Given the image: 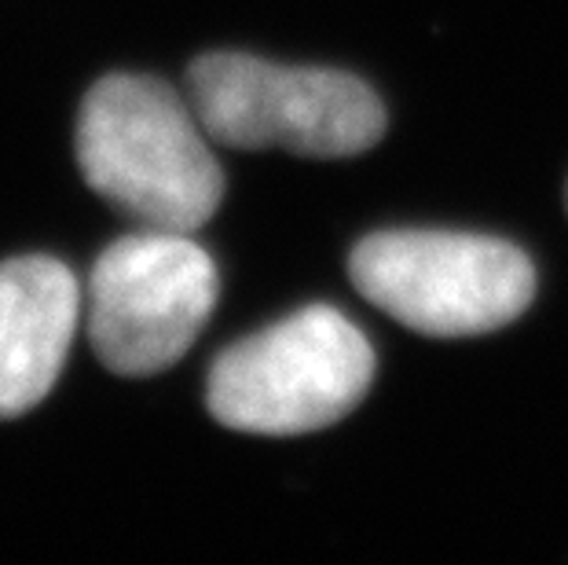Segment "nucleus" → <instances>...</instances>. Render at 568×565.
I'll return each instance as SVG.
<instances>
[{
  "label": "nucleus",
  "mask_w": 568,
  "mask_h": 565,
  "mask_svg": "<svg viewBox=\"0 0 568 565\" xmlns=\"http://www.w3.org/2000/svg\"><path fill=\"white\" fill-rule=\"evenodd\" d=\"M78 165L100 199L162 232H199L224 199V173L184 95L140 74H111L84 95Z\"/></svg>",
  "instance_id": "nucleus-1"
},
{
  "label": "nucleus",
  "mask_w": 568,
  "mask_h": 565,
  "mask_svg": "<svg viewBox=\"0 0 568 565\" xmlns=\"http://www.w3.org/2000/svg\"><path fill=\"white\" fill-rule=\"evenodd\" d=\"M371 382L364 331L331 305H312L216 356L205 407L239 434L297 437L342 423Z\"/></svg>",
  "instance_id": "nucleus-2"
},
{
  "label": "nucleus",
  "mask_w": 568,
  "mask_h": 565,
  "mask_svg": "<svg viewBox=\"0 0 568 565\" xmlns=\"http://www.w3.org/2000/svg\"><path fill=\"white\" fill-rule=\"evenodd\" d=\"M187 103L205 137L232 151L280 148L301 159H353L385 137V107L359 78L275 67L243 52L195 59Z\"/></svg>",
  "instance_id": "nucleus-3"
},
{
  "label": "nucleus",
  "mask_w": 568,
  "mask_h": 565,
  "mask_svg": "<svg viewBox=\"0 0 568 565\" xmlns=\"http://www.w3.org/2000/svg\"><path fill=\"white\" fill-rule=\"evenodd\" d=\"M353 286L426 339H477L525 316L536 269L517 246L463 232H378L348 258Z\"/></svg>",
  "instance_id": "nucleus-4"
},
{
  "label": "nucleus",
  "mask_w": 568,
  "mask_h": 565,
  "mask_svg": "<svg viewBox=\"0 0 568 565\" xmlns=\"http://www.w3.org/2000/svg\"><path fill=\"white\" fill-rule=\"evenodd\" d=\"M89 342L114 375L173 367L216 305V264L187 232L143 228L111 243L89 275Z\"/></svg>",
  "instance_id": "nucleus-5"
},
{
  "label": "nucleus",
  "mask_w": 568,
  "mask_h": 565,
  "mask_svg": "<svg viewBox=\"0 0 568 565\" xmlns=\"http://www.w3.org/2000/svg\"><path fill=\"white\" fill-rule=\"evenodd\" d=\"M81 316V286L55 258L0 264V418L52 393Z\"/></svg>",
  "instance_id": "nucleus-6"
},
{
  "label": "nucleus",
  "mask_w": 568,
  "mask_h": 565,
  "mask_svg": "<svg viewBox=\"0 0 568 565\" xmlns=\"http://www.w3.org/2000/svg\"><path fill=\"white\" fill-rule=\"evenodd\" d=\"M565 202H568V191H565Z\"/></svg>",
  "instance_id": "nucleus-7"
}]
</instances>
